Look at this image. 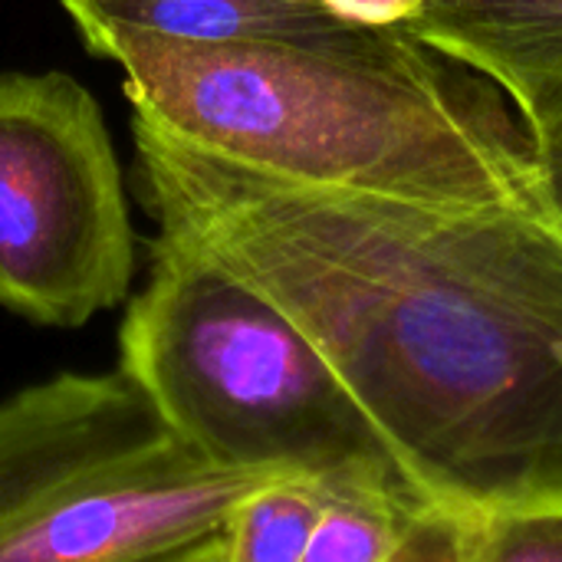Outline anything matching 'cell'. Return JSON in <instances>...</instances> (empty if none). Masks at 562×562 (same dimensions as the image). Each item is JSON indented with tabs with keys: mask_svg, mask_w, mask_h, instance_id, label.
<instances>
[{
	"mask_svg": "<svg viewBox=\"0 0 562 562\" xmlns=\"http://www.w3.org/2000/svg\"><path fill=\"white\" fill-rule=\"evenodd\" d=\"M63 7L194 43L313 40L359 23L326 0H63Z\"/></svg>",
	"mask_w": 562,
	"mask_h": 562,
	"instance_id": "7",
	"label": "cell"
},
{
	"mask_svg": "<svg viewBox=\"0 0 562 562\" xmlns=\"http://www.w3.org/2000/svg\"><path fill=\"white\" fill-rule=\"evenodd\" d=\"M86 49L122 69L132 115L221 161L422 204H543L562 158L497 82L405 23L313 40L194 43L69 13Z\"/></svg>",
	"mask_w": 562,
	"mask_h": 562,
	"instance_id": "2",
	"label": "cell"
},
{
	"mask_svg": "<svg viewBox=\"0 0 562 562\" xmlns=\"http://www.w3.org/2000/svg\"><path fill=\"white\" fill-rule=\"evenodd\" d=\"M405 26L504 89L562 158V0H422Z\"/></svg>",
	"mask_w": 562,
	"mask_h": 562,
	"instance_id": "6",
	"label": "cell"
},
{
	"mask_svg": "<svg viewBox=\"0 0 562 562\" xmlns=\"http://www.w3.org/2000/svg\"><path fill=\"white\" fill-rule=\"evenodd\" d=\"M323 507V481L296 474L267 481L237 504L221 530L227 562H303Z\"/></svg>",
	"mask_w": 562,
	"mask_h": 562,
	"instance_id": "9",
	"label": "cell"
},
{
	"mask_svg": "<svg viewBox=\"0 0 562 562\" xmlns=\"http://www.w3.org/2000/svg\"><path fill=\"white\" fill-rule=\"evenodd\" d=\"M158 234L286 313L425 507L562 510V194L422 204L260 175L132 115Z\"/></svg>",
	"mask_w": 562,
	"mask_h": 562,
	"instance_id": "1",
	"label": "cell"
},
{
	"mask_svg": "<svg viewBox=\"0 0 562 562\" xmlns=\"http://www.w3.org/2000/svg\"><path fill=\"white\" fill-rule=\"evenodd\" d=\"M283 474L194 454L122 372L0 398V562H142L224 530Z\"/></svg>",
	"mask_w": 562,
	"mask_h": 562,
	"instance_id": "4",
	"label": "cell"
},
{
	"mask_svg": "<svg viewBox=\"0 0 562 562\" xmlns=\"http://www.w3.org/2000/svg\"><path fill=\"white\" fill-rule=\"evenodd\" d=\"M425 514L431 507L408 491L326 484V507L303 562H392Z\"/></svg>",
	"mask_w": 562,
	"mask_h": 562,
	"instance_id": "8",
	"label": "cell"
},
{
	"mask_svg": "<svg viewBox=\"0 0 562 562\" xmlns=\"http://www.w3.org/2000/svg\"><path fill=\"white\" fill-rule=\"evenodd\" d=\"M135 227L92 92L66 72H0V310L79 329L128 300Z\"/></svg>",
	"mask_w": 562,
	"mask_h": 562,
	"instance_id": "5",
	"label": "cell"
},
{
	"mask_svg": "<svg viewBox=\"0 0 562 562\" xmlns=\"http://www.w3.org/2000/svg\"><path fill=\"white\" fill-rule=\"evenodd\" d=\"M142 562H227V553H224V540L221 533L214 537H204L191 547H181V550H171L165 557H155V560H142Z\"/></svg>",
	"mask_w": 562,
	"mask_h": 562,
	"instance_id": "12",
	"label": "cell"
},
{
	"mask_svg": "<svg viewBox=\"0 0 562 562\" xmlns=\"http://www.w3.org/2000/svg\"><path fill=\"white\" fill-rule=\"evenodd\" d=\"M454 562H562V510L458 517Z\"/></svg>",
	"mask_w": 562,
	"mask_h": 562,
	"instance_id": "10",
	"label": "cell"
},
{
	"mask_svg": "<svg viewBox=\"0 0 562 562\" xmlns=\"http://www.w3.org/2000/svg\"><path fill=\"white\" fill-rule=\"evenodd\" d=\"M115 369L217 468L415 494L313 339L161 234L148 240L145 286L128 296Z\"/></svg>",
	"mask_w": 562,
	"mask_h": 562,
	"instance_id": "3",
	"label": "cell"
},
{
	"mask_svg": "<svg viewBox=\"0 0 562 562\" xmlns=\"http://www.w3.org/2000/svg\"><path fill=\"white\" fill-rule=\"evenodd\" d=\"M392 562H454V527L441 514H425Z\"/></svg>",
	"mask_w": 562,
	"mask_h": 562,
	"instance_id": "11",
	"label": "cell"
}]
</instances>
